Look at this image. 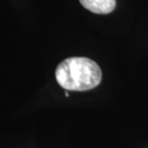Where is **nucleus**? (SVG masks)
<instances>
[{"label":"nucleus","mask_w":148,"mask_h":148,"mask_svg":"<svg viewBox=\"0 0 148 148\" xmlns=\"http://www.w3.org/2000/svg\"><path fill=\"white\" fill-rule=\"evenodd\" d=\"M80 3L87 10L98 14H107L114 10L115 0H80Z\"/></svg>","instance_id":"f03ea898"},{"label":"nucleus","mask_w":148,"mask_h":148,"mask_svg":"<svg viewBox=\"0 0 148 148\" xmlns=\"http://www.w3.org/2000/svg\"><path fill=\"white\" fill-rule=\"evenodd\" d=\"M55 75L62 88L75 91L92 90L102 80L98 64L85 57H72L63 61L57 66Z\"/></svg>","instance_id":"f257e3e1"}]
</instances>
